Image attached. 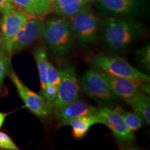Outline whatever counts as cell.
Listing matches in <instances>:
<instances>
[{
    "label": "cell",
    "instance_id": "6da1fadb",
    "mask_svg": "<svg viewBox=\"0 0 150 150\" xmlns=\"http://www.w3.org/2000/svg\"><path fill=\"white\" fill-rule=\"evenodd\" d=\"M145 33L143 25L123 19L109 18L103 26V38L107 47L113 51H124L141 38Z\"/></svg>",
    "mask_w": 150,
    "mask_h": 150
},
{
    "label": "cell",
    "instance_id": "7a4b0ae2",
    "mask_svg": "<svg viewBox=\"0 0 150 150\" xmlns=\"http://www.w3.org/2000/svg\"><path fill=\"white\" fill-rule=\"evenodd\" d=\"M54 55L63 58L70 53L74 35L69 20L66 18H54L45 23L42 37Z\"/></svg>",
    "mask_w": 150,
    "mask_h": 150
},
{
    "label": "cell",
    "instance_id": "3957f363",
    "mask_svg": "<svg viewBox=\"0 0 150 150\" xmlns=\"http://www.w3.org/2000/svg\"><path fill=\"white\" fill-rule=\"evenodd\" d=\"M91 64L111 76L149 82V76L133 67L125 59L106 55H96L91 58Z\"/></svg>",
    "mask_w": 150,
    "mask_h": 150
},
{
    "label": "cell",
    "instance_id": "277c9868",
    "mask_svg": "<svg viewBox=\"0 0 150 150\" xmlns=\"http://www.w3.org/2000/svg\"><path fill=\"white\" fill-rule=\"evenodd\" d=\"M81 85L85 93L102 106L109 107L115 104V95L108 87L102 73L87 70L81 78Z\"/></svg>",
    "mask_w": 150,
    "mask_h": 150
},
{
    "label": "cell",
    "instance_id": "5b68a950",
    "mask_svg": "<svg viewBox=\"0 0 150 150\" xmlns=\"http://www.w3.org/2000/svg\"><path fill=\"white\" fill-rule=\"evenodd\" d=\"M70 24L73 35L83 45L93 43L99 29V19L88 6L70 17Z\"/></svg>",
    "mask_w": 150,
    "mask_h": 150
},
{
    "label": "cell",
    "instance_id": "8992f818",
    "mask_svg": "<svg viewBox=\"0 0 150 150\" xmlns=\"http://www.w3.org/2000/svg\"><path fill=\"white\" fill-rule=\"evenodd\" d=\"M45 22L42 19L31 17L24 23L11 40L5 44V51L9 54L26 48L42 37Z\"/></svg>",
    "mask_w": 150,
    "mask_h": 150
},
{
    "label": "cell",
    "instance_id": "52a82bcc",
    "mask_svg": "<svg viewBox=\"0 0 150 150\" xmlns=\"http://www.w3.org/2000/svg\"><path fill=\"white\" fill-rule=\"evenodd\" d=\"M61 79L59 91L52 109L55 113L67 104L77 100L79 97L80 86L76 70L72 67H67L61 71Z\"/></svg>",
    "mask_w": 150,
    "mask_h": 150
},
{
    "label": "cell",
    "instance_id": "ba28073f",
    "mask_svg": "<svg viewBox=\"0 0 150 150\" xmlns=\"http://www.w3.org/2000/svg\"><path fill=\"white\" fill-rule=\"evenodd\" d=\"M9 76L24 105L30 111L40 117H47L50 113V110L52 109L51 105L47 103L41 95L29 89L14 71H11Z\"/></svg>",
    "mask_w": 150,
    "mask_h": 150
},
{
    "label": "cell",
    "instance_id": "9c48e42d",
    "mask_svg": "<svg viewBox=\"0 0 150 150\" xmlns=\"http://www.w3.org/2000/svg\"><path fill=\"white\" fill-rule=\"evenodd\" d=\"M97 115L102 124L111 131L117 139L125 142H132L135 139L134 132L129 129L122 115L117 110L103 106L100 109H97Z\"/></svg>",
    "mask_w": 150,
    "mask_h": 150
},
{
    "label": "cell",
    "instance_id": "30bf717a",
    "mask_svg": "<svg viewBox=\"0 0 150 150\" xmlns=\"http://www.w3.org/2000/svg\"><path fill=\"white\" fill-rule=\"evenodd\" d=\"M31 17L33 16L20 8H14L4 15L0 24V36L4 45L14 37L20 28Z\"/></svg>",
    "mask_w": 150,
    "mask_h": 150
},
{
    "label": "cell",
    "instance_id": "8fae6325",
    "mask_svg": "<svg viewBox=\"0 0 150 150\" xmlns=\"http://www.w3.org/2000/svg\"><path fill=\"white\" fill-rule=\"evenodd\" d=\"M102 75L115 96L127 99L140 93V83L142 81L111 76L104 72Z\"/></svg>",
    "mask_w": 150,
    "mask_h": 150
},
{
    "label": "cell",
    "instance_id": "7c38bea8",
    "mask_svg": "<svg viewBox=\"0 0 150 150\" xmlns=\"http://www.w3.org/2000/svg\"><path fill=\"white\" fill-rule=\"evenodd\" d=\"M97 112V109L95 106L76 100L66 105L56 114L60 124L63 126H66L73 119L84 115L96 114Z\"/></svg>",
    "mask_w": 150,
    "mask_h": 150
},
{
    "label": "cell",
    "instance_id": "4fadbf2b",
    "mask_svg": "<svg viewBox=\"0 0 150 150\" xmlns=\"http://www.w3.org/2000/svg\"><path fill=\"white\" fill-rule=\"evenodd\" d=\"M15 6H18L33 17L44 18L52 11V0H11Z\"/></svg>",
    "mask_w": 150,
    "mask_h": 150
},
{
    "label": "cell",
    "instance_id": "5bb4252c",
    "mask_svg": "<svg viewBox=\"0 0 150 150\" xmlns=\"http://www.w3.org/2000/svg\"><path fill=\"white\" fill-rule=\"evenodd\" d=\"M92 0H52V11L63 18L76 14L89 5Z\"/></svg>",
    "mask_w": 150,
    "mask_h": 150
},
{
    "label": "cell",
    "instance_id": "9a60e30c",
    "mask_svg": "<svg viewBox=\"0 0 150 150\" xmlns=\"http://www.w3.org/2000/svg\"><path fill=\"white\" fill-rule=\"evenodd\" d=\"M102 8L116 15L131 14L139 6L138 0H96Z\"/></svg>",
    "mask_w": 150,
    "mask_h": 150
},
{
    "label": "cell",
    "instance_id": "2e32d148",
    "mask_svg": "<svg viewBox=\"0 0 150 150\" xmlns=\"http://www.w3.org/2000/svg\"><path fill=\"white\" fill-rule=\"evenodd\" d=\"M97 124H102V121L96 113L75 118L71 120L67 125L72 127L73 136L76 139H80L87 134L92 126Z\"/></svg>",
    "mask_w": 150,
    "mask_h": 150
},
{
    "label": "cell",
    "instance_id": "e0dca14e",
    "mask_svg": "<svg viewBox=\"0 0 150 150\" xmlns=\"http://www.w3.org/2000/svg\"><path fill=\"white\" fill-rule=\"evenodd\" d=\"M135 112L139 115L146 124H150V99L149 97L139 93L125 99Z\"/></svg>",
    "mask_w": 150,
    "mask_h": 150
},
{
    "label": "cell",
    "instance_id": "ac0fdd59",
    "mask_svg": "<svg viewBox=\"0 0 150 150\" xmlns=\"http://www.w3.org/2000/svg\"><path fill=\"white\" fill-rule=\"evenodd\" d=\"M34 59L36 62L38 70L39 78H40L41 88L47 86L46 72L47 68L49 61L47 57L46 50L44 46H39L34 52Z\"/></svg>",
    "mask_w": 150,
    "mask_h": 150
},
{
    "label": "cell",
    "instance_id": "d6986e66",
    "mask_svg": "<svg viewBox=\"0 0 150 150\" xmlns=\"http://www.w3.org/2000/svg\"><path fill=\"white\" fill-rule=\"evenodd\" d=\"M118 111L120 112L121 115H122L127 127L132 132L138 131L143 125V120L136 112L127 111V110H124L122 109H120V110H118Z\"/></svg>",
    "mask_w": 150,
    "mask_h": 150
},
{
    "label": "cell",
    "instance_id": "ffe728a7",
    "mask_svg": "<svg viewBox=\"0 0 150 150\" xmlns=\"http://www.w3.org/2000/svg\"><path fill=\"white\" fill-rule=\"evenodd\" d=\"M61 79V71L49 62L46 72L47 85H59Z\"/></svg>",
    "mask_w": 150,
    "mask_h": 150
},
{
    "label": "cell",
    "instance_id": "44dd1931",
    "mask_svg": "<svg viewBox=\"0 0 150 150\" xmlns=\"http://www.w3.org/2000/svg\"><path fill=\"white\" fill-rule=\"evenodd\" d=\"M59 91V85H47L41 91V96L47 103L53 106Z\"/></svg>",
    "mask_w": 150,
    "mask_h": 150
},
{
    "label": "cell",
    "instance_id": "7402d4cb",
    "mask_svg": "<svg viewBox=\"0 0 150 150\" xmlns=\"http://www.w3.org/2000/svg\"><path fill=\"white\" fill-rule=\"evenodd\" d=\"M137 54L139 57L141 65L145 68L149 70L150 68V47L149 45H145L143 47L136 51Z\"/></svg>",
    "mask_w": 150,
    "mask_h": 150
},
{
    "label": "cell",
    "instance_id": "603a6c76",
    "mask_svg": "<svg viewBox=\"0 0 150 150\" xmlns=\"http://www.w3.org/2000/svg\"><path fill=\"white\" fill-rule=\"evenodd\" d=\"M0 149L19 150L20 149L8 135L0 131Z\"/></svg>",
    "mask_w": 150,
    "mask_h": 150
},
{
    "label": "cell",
    "instance_id": "cb8c5ba5",
    "mask_svg": "<svg viewBox=\"0 0 150 150\" xmlns=\"http://www.w3.org/2000/svg\"><path fill=\"white\" fill-rule=\"evenodd\" d=\"M10 60L4 54L0 55V86L2 84L4 79L8 72Z\"/></svg>",
    "mask_w": 150,
    "mask_h": 150
},
{
    "label": "cell",
    "instance_id": "d4e9b609",
    "mask_svg": "<svg viewBox=\"0 0 150 150\" xmlns=\"http://www.w3.org/2000/svg\"><path fill=\"white\" fill-rule=\"evenodd\" d=\"M15 8L11 0H0V13L6 14Z\"/></svg>",
    "mask_w": 150,
    "mask_h": 150
},
{
    "label": "cell",
    "instance_id": "484cf974",
    "mask_svg": "<svg viewBox=\"0 0 150 150\" xmlns=\"http://www.w3.org/2000/svg\"><path fill=\"white\" fill-rule=\"evenodd\" d=\"M8 113H4V112H0V128L3 126L6 117H7Z\"/></svg>",
    "mask_w": 150,
    "mask_h": 150
},
{
    "label": "cell",
    "instance_id": "4316f807",
    "mask_svg": "<svg viewBox=\"0 0 150 150\" xmlns=\"http://www.w3.org/2000/svg\"><path fill=\"white\" fill-rule=\"evenodd\" d=\"M4 52H6L4 43L2 39H1V36H0V55L4 54Z\"/></svg>",
    "mask_w": 150,
    "mask_h": 150
},
{
    "label": "cell",
    "instance_id": "83f0119b",
    "mask_svg": "<svg viewBox=\"0 0 150 150\" xmlns=\"http://www.w3.org/2000/svg\"><path fill=\"white\" fill-rule=\"evenodd\" d=\"M0 24H1V20H0Z\"/></svg>",
    "mask_w": 150,
    "mask_h": 150
}]
</instances>
